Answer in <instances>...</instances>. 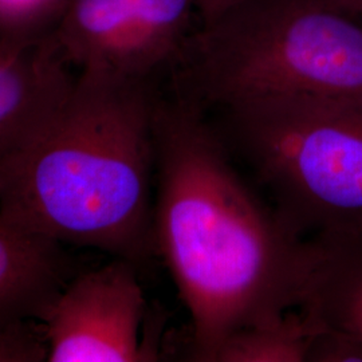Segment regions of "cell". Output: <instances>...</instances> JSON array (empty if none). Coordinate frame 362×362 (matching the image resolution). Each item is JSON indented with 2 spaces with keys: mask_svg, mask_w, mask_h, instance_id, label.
Here are the masks:
<instances>
[{
  "mask_svg": "<svg viewBox=\"0 0 362 362\" xmlns=\"http://www.w3.org/2000/svg\"><path fill=\"white\" fill-rule=\"evenodd\" d=\"M158 79L81 70L37 134L0 164V216L139 269L156 258Z\"/></svg>",
  "mask_w": 362,
  "mask_h": 362,
  "instance_id": "cell-2",
  "label": "cell"
},
{
  "mask_svg": "<svg viewBox=\"0 0 362 362\" xmlns=\"http://www.w3.org/2000/svg\"><path fill=\"white\" fill-rule=\"evenodd\" d=\"M67 0H0V34L30 35L52 30Z\"/></svg>",
  "mask_w": 362,
  "mask_h": 362,
  "instance_id": "cell-11",
  "label": "cell"
},
{
  "mask_svg": "<svg viewBox=\"0 0 362 362\" xmlns=\"http://www.w3.org/2000/svg\"><path fill=\"white\" fill-rule=\"evenodd\" d=\"M161 86L206 115L300 95L362 104V22L325 0H243L189 33Z\"/></svg>",
  "mask_w": 362,
  "mask_h": 362,
  "instance_id": "cell-3",
  "label": "cell"
},
{
  "mask_svg": "<svg viewBox=\"0 0 362 362\" xmlns=\"http://www.w3.org/2000/svg\"><path fill=\"white\" fill-rule=\"evenodd\" d=\"M54 27L0 34V164L22 149L62 104L77 76Z\"/></svg>",
  "mask_w": 362,
  "mask_h": 362,
  "instance_id": "cell-7",
  "label": "cell"
},
{
  "mask_svg": "<svg viewBox=\"0 0 362 362\" xmlns=\"http://www.w3.org/2000/svg\"><path fill=\"white\" fill-rule=\"evenodd\" d=\"M339 13L362 22V0H325Z\"/></svg>",
  "mask_w": 362,
  "mask_h": 362,
  "instance_id": "cell-14",
  "label": "cell"
},
{
  "mask_svg": "<svg viewBox=\"0 0 362 362\" xmlns=\"http://www.w3.org/2000/svg\"><path fill=\"white\" fill-rule=\"evenodd\" d=\"M194 11V0H67L54 34L79 71L151 79L177 55Z\"/></svg>",
  "mask_w": 362,
  "mask_h": 362,
  "instance_id": "cell-5",
  "label": "cell"
},
{
  "mask_svg": "<svg viewBox=\"0 0 362 362\" xmlns=\"http://www.w3.org/2000/svg\"><path fill=\"white\" fill-rule=\"evenodd\" d=\"M153 125L156 255L189 314V360L211 362L235 332L302 305L317 247L248 185L207 115L160 82Z\"/></svg>",
  "mask_w": 362,
  "mask_h": 362,
  "instance_id": "cell-1",
  "label": "cell"
},
{
  "mask_svg": "<svg viewBox=\"0 0 362 362\" xmlns=\"http://www.w3.org/2000/svg\"><path fill=\"white\" fill-rule=\"evenodd\" d=\"M0 362H47V344L37 320L0 322Z\"/></svg>",
  "mask_w": 362,
  "mask_h": 362,
  "instance_id": "cell-12",
  "label": "cell"
},
{
  "mask_svg": "<svg viewBox=\"0 0 362 362\" xmlns=\"http://www.w3.org/2000/svg\"><path fill=\"white\" fill-rule=\"evenodd\" d=\"M208 117L299 236H362V104L263 98Z\"/></svg>",
  "mask_w": 362,
  "mask_h": 362,
  "instance_id": "cell-4",
  "label": "cell"
},
{
  "mask_svg": "<svg viewBox=\"0 0 362 362\" xmlns=\"http://www.w3.org/2000/svg\"><path fill=\"white\" fill-rule=\"evenodd\" d=\"M313 242L317 259L299 308L318 330L362 346V236Z\"/></svg>",
  "mask_w": 362,
  "mask_h": 362,
  "instance_id": "cell-9",
  "label": "cell"
},
{
  "mask_svg": "<svg viewBox=\"0 0 362 362\" xmlns=\"http://www.w3.org/2000/svg\"><path fill=\"white\" fill-rule=\"evenodd\" d=\"M139 267L113 258L79 272L38 318L47 362L157 361L161 353L141 336L146 299Z\"/></svg>",
  "mask_w": 362,
  "mask_h": 362,
  "instance_id": "cell-6",
  "label": "cell"
},
{
  "mask_svg": "<svg viewBox=\"0 0 362 362\" xmlns=\"http://www.w3.org/2000/svg\"><path fill=\"white\" fill-rule=\"evenodd\" d=\"M65 247L0 216V322L38 321L79 272L77 260Z\"/></svg>",
  "mask_w": 362,
  "mask_h": 362,
  "instance_id": "cell-8",
  "label": "cell"
},
{
  "mask_svg": "<svg viewBox=\"0 0 362 362\" xmlns=\"http://www.w3.org/2000/svg\"><path fill=\"white\" fill-rule=\"evenodd\" d=\"M317 333L310 317L297 308L235 332L211 362H308Z\"/></svg>",
  "mask_w": 362,
  "mask_h": 362,
  "instance_id": "cell-10",
  "label": "cell"
},
{
  "mask_svg": "<svg viewBox=\"0 0 362 362\" xmlns=\"http://www.w3.org/2000/svg\"><path fill=\"white\" fill-rule=\"evenodd\" d=\"M240 1L243 0H194V11L200 18V25H208Z\"/></svg>",
  "mask_w": 362,
  "mask_h": 362,
  "instance_id": "cell-13",
  "label": "cell"
}]
</instances>
